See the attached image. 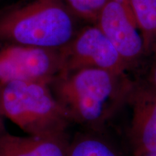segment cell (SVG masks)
<instances>
[{"label": "cell", "mask_w": 156, "mask_h": 156, "mask_svg": "<svg viewBox=\"0 0 156 156\" xmlns=\"http://www.w3.org/2000/svg\"><path fill=\"white\" fill-rule=\"evenodd\" d=\"M134 81L129 75L83 68L61 74L49 87L72 124L87 131L103 132L127 104Z\"/></svg>", "instance_id": "1"}, {"label": "cell", "mask_w": 156, "mask_h": 156, "mask_svg": "<svg viewBox=\"0 0 156 156\" xmlns=\"http://www.w3.org/2000/svg\"><path fill=\"white\" fill-rule=\"evenodd\" d=\"M79 22L64 0H19L0 9V42L60 50Z\"/></svg>", "instance_id": "2"}, {"label": "cell", "mask_w": 156, "mask_h": 156, "mask_svg": "<svg viewBox=\"0 0 156 156\" xmlns=\"http://www.w3.org/2000/svg\"><path fill=\"white\" fill-rule=\"evenodd\" d=\"M1 85L5 117L28 135L48 137L67 134L72 123L49 84L16 80Z\"/></svg>", "instance_id": "3"}, {"label": "cell", "mask_w": 156, "mask_h": 156, "mask_svg": "<svg viewBox=\"0 0 156 156\" xmlns=\"http://www.w3.org/2000/svg\"><path fill=\"white\" fill-rule=\"evenodd\" d=\"M95 24L113 44L130 72L139 70L147 63L151 54L126 0H110Z\"/></svg>", "instance_id": "4"}, {"label": "cell", "mask_w": 156, "mask_h": 156, "mask_svg": "<svg viewBox=\"0 0 156 156\" xmlns=\"http://www.w3.org/2000/svg\"><path fill=\"white\" fill-rule=\"evenodd\" d=\"M59 51L63 64L62 74L83 68H98L122 75L130 73L113 44L95 24L82 27Z\"/></svg>", "instance_id": "5"}, {"label": "cell", "mask_w": 156, "mask_h": 156, "mask_svg": "<svg viewBox=\"0 0 156 156\" xmlns=\"http://www.w3.org/2000/svg\"><path fill=\"white\" fill-rule=\"evenodd\" d=\"M62 70L59 50L0 42V85L16 80L49 84Z\"/></svg>", "instance_id": "6"}, {"label": "cell", "mask_w": 156, "mask_h": 156, "mask_svg": "<svg viewBox=\"0 0 156 156\" xmlns=\"http://www.w3.org/2000/svg\"><path fill=\"white\" fill-rule=\"evenodd\" d=\"M127 104L132 110L128 137L133 155L156 152V90L145 79L134 80Z\"/></svg>", "instance_id": "7"}, {"label": "cell", "mask_w": 156, "mask_h": 156, "mask_svg": "<svg viewBox=\"0 0 156 156\" xmlns=\"http://www.w3.org/2000/svg\"><path fill=\"white\" fill-rule=\"evenodd\" d=\"M69 135L17 136L6 130L0 132V156H67Z\"/></svg>", "instance_id": "8"}, {"label": "cell", "mask_w": 156, "mask_h": 156, "mask_svg": "<svg viewBox=\"0 0 156 156\" xmlns=\"http://www.w3.org/2000/svg\"><path fill=\"white\" fill-rule=\"evenodd\" d=\"M67 156H123L103 132H80L70 140Z\"/></svg>", "instance_id": "9"}, {"label": "cell", "mask_w": 156, "mask_h": 156, "mask_svg": "<svg viewBox=\"0 0 156 156\" xmlns=\"http://www.w3.org/2000/svg\"><path fill=\"white\" fill-rule=\"evenodd\" d=\"M151 54L156 48V0H126Z\"/></svg>", "instance_id": "10"}, {"label": "cell", "mask_w": 156, "mask_h": 156, "mask_svg": "<svg viewBox=\"0 0 156 156\" xmlns=\"http://www.w3.org/2000/svg\"><path fill=\"white\" fill-rule=\"evenodd\" d=\"M110 0H64L70 11L80 21L95 24L98 16Z\"/></svg>", "instance_id": "11"}, {"label": "cell", "mask_w": 156, "mask_h": 156, "mask_svg": "<svg viewBox=\"0 0 156 156\" xmlns=\"http://www.w3.org/2000/svg\"><path fill=\"white\" fill-rule=\"evenodd\" d=\"M147 63V73L145 79L156 90V48L152 51Z\"/></svg>", "instance_id": "12"}, {"label": "cell", "mask_w": 156, "mask_h": 156, "mask_svg": "<svg viewBox=\"0 0 156 156\" xmlns=\"http://www.w3.org/2000/svg\"><path fill=\"white\" fill-rule=\"evenodd\" d=\"M6 118L2 106V85H0V132L5 131V127L4 124V119Z\"/></svg>", "instance_id": "13"}, {"label": "cell", "mask_w": 156, "mask_h": 156, "mask_svg": "<svg viewBox=\"0 0 156 156\" xmlns=\"http://www.w3.org/2000/svg\"><path fill=\"white\" fill-rule=\"evenodd\" d=\"M142 156H156V152H153V153H150Z\"/></svg>", "instance_id": "14"}]
</instances>
